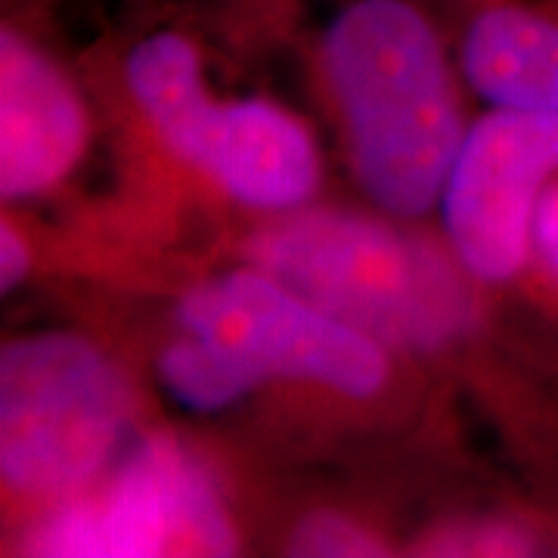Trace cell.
<instances>
[{"instance_id": "5bb4252c", "label": "cell", "mask_w": 558, "mask_h": 558, "mask_svg": "<svg viewBox=\"0 0 558 558\" xmlns=\"http://www.w3.org/2000/svg\"><path fill=\"white\" fill-rule=\"evenodd\" d=\"M25 274H28V248L20 240V233L3 223V230H0V286L13 289L25 279Z\"/></svg>"}, {"instance_id": "9c48e42d", "label": "cell", "mask_w": 558, "mask_h": 558, "mask_svg": "<svg viewBox=\"0 0 558 558\" xmlns=\"http://www.w3.org/2000/svg\"><path fill=\"white\" fill-rule=\"evenodd\" d=\"M462 69L494 106L558 112V13L527 3L481 10L462 40Z\"/></svg>"}, {"instance_id": "8fae6325", "label": "cell", "mask_w": 558, "mask_h": 558, "mask_svg": "<svg viewBox=\"0 0 558 558\" xmlns=\"http://www.w3.org/2000/svg\"><path fill=\"white\" fill-rule=\"evenodd\" d=\"M292 553L299 556H379V539L360 531L351 521L323 515L307 519L292 537Z\"/></svg>"}, {"instance_id": "277c9868", "label": "cell", "mask_w": 558, "mask_h": 558, "mask_svg": "<svg viewBox=\"0 0 558 558\" xmlns=\"http://www.w3.org/2000/svg\"><path fill=\"white\" fill-rule=\"evenodd\" d=\"M128 84L165 146L233 199L289 208L314 193L319 165L311 134L270 102L218 106L190 38L156 32L140 40L128 57Z\"/></svg>"}, {"instance_id": "3957f363", "label": "cell", "mask_w": 558, "mask_h": 558, "mask_svg": "<svg viewBox=\"0 0 558 558\" xmlns=\"http://www.w3.org/2000/svg\"><path fill=\"white\" fill-rule=\"evenodd\" d=\"M134 418V391L90 341L47 332L0 354V469L28 497L84 487Z\"/></svg>"}, {"instance_id": "52a82bcc", "label": "cell", "mask_w": 558, "mask_h": 558, "mask_svg": "<svg viewBox=\"0 0 558 558\" xmlns=\"http://www.w3.org/2000/svg\"><path fill=\"white\" fill-rule=\"evenodd\" d=\"M553 178L558 112L497 106L465 134L440 199L447 236L475 277L502 282L524 267L534 211Z\"/></svg>"}, {"instance_id": "4fadbf2b", "label": "cell", "mask_w": 558, "mask_h": 558, "mask_svg": "<svg viewBox=\"0 0 558 558\" xmlns=\"http://www.w3.org/2000/svg\"><path fill=\"white\" fill-rule=\"evenodd\" d=\"M531 252L549 282L558 286V178L543 190L531 227Z\"/></svg>"}, {"instance_id": "8992f818", "label": "cell", "mask_w": 558, "mask_h": 558, "mask_svg": "<svg viewBox=\"0 0 558 558\" xmlns=\"http://www.w3.org/2000/svg\"><path fill=\"white\" fill-rule=\"evenodd\" d=\"M211 481L174 440H146L100 497L57 509L28 534L35 556H223L233 553Z\"/></svg>"}, {"instance_id": "30bf717a", "label": "cell", "mask_w": 558, "mask_h": 558, "mask_svg": "<svg viewBox=\"0 0 558 558\" xmlns=\"http://www.w3.org/2000/svg\"><path fill=\"white\" fill-rule=\"evenodd\" d=\"M159 376L171 398L199 413L230 407L258 385V379L245 373L230 354H223L218 344L196 336H186L161 354Z\"/></svg>"}, {"instance_id": "7a4b0ae2", "label": "cell", "mask_w": 558, "mask_h": 558, "mask_svg": "<svg viewBox=\"0 0 558 558\" xmlns=\"http://www.w3.org/2000/svg\"><path fill=\"white\" fill-rule=\"evenodd\" d=\"M264 270L369 339L435 348L472 323V301L425 242L354 215H304L255 242Z\"/></svg>"}, {"instance_id": "7c38bea8", "label": "cell", "mask_w": 558, "mask_h": 558, "mask_svg": "<svg viewBox=\"0 0 558 558\" xmlns=\"http://www.w3.org/2000/svg\"><path fill=\"white\" fill-rule=\"evenodd\" d=\"M534 539L512 524H472V527H453L447 534L432 539V553L438 556H521L531 553Z\"/></svg>"}, {"instance_id": "5b68a950", "label": "cell", "mask_w": 558, "mask_h": 558, "mask_svg": "<svg viewBox=\"0 0 558 558\" xmlns=\"http://www.w3.org/2000/svg\"><path fill=\"white\" fill-rule=\"evenodd\" d=\"M180 326L218 344L258 381H319L369 398L388 379L379 341L264 274H227L196 286L180 301Z\"/></svg>"}, {"instance_id": "ba28073f", "label": "cell", "mask_w": 558, "mask_h": 558, "mask_svg": "<svg viewBox=\"0 0 558 558\" xmlns=\"http://www.w3.org/2000/svg\"><path fill=\"white\" fill-rule=\"evenodd\" d=\"M84 106L57 65L16 32L0 35V196H38L78 161Z\"/></svg>"}, {"instance_id": "6da1fadb", "label": "cell", "mask_w": 558, "mask_h": 558, "mask_svg": "<svg viewBox=\"0 0 558 558\" xmlns=\"http://www.w3.org/2000/svg\"><path fill=\"white\" fill-rule=\"evenodd\" d=\"M323 65L363 190L400 218L428 211L465 140L432 22L410 0H351L326 28Z\"/></svg>"}]
</instances>
